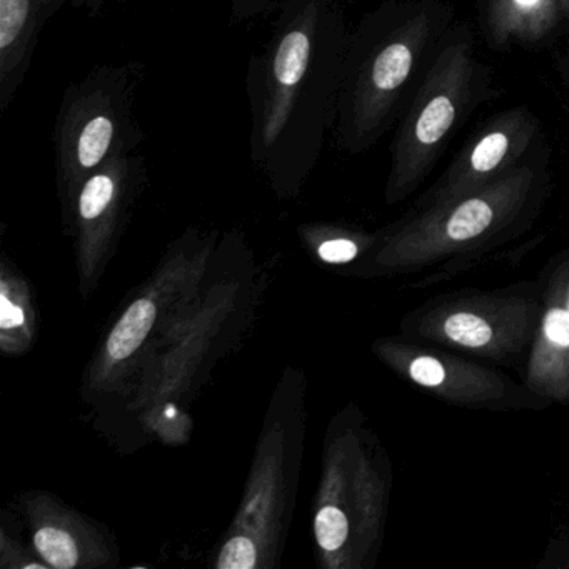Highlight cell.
<instances>
[{"mask_svg": "<svg viewBox=\"0 0 569 569\" xmlns=\"http://www.w3.org/2000/svg\"><path fill=\"white\" fill-rule=\"evenodd\" d=\"M231 9L234 18L244 21V19L276 14L279 2L276 0H231Z\"/></svg>", "mask_w": 569, "mask_h": 569, "instance_id": "cell-14", "label": "cell"}, {"mask_svg": "<svg viewBox=\"0 0 569 569\" xmlns=\"http://www.w3.org/2000/svg\"><path fill=\"white\" fill-rule=\"evenodd\" d=\"M498 94L475 31L468 22H455L399 119L391 142V191L406 192L421 182L469 118Z\"/></svg>", "mask_w": 569, "mask_h": 569, "instance_id": "cell-3", "label": "cell"}, {"mask_svg": "<svg viewBox=\"0 0 569 569\" xmlns=\"http://www.w3.org/2000/svg\"><path fill=\"white\" fill-rule=\"evenodd\" d=\"M316 539L325 551H336L348 538L349 522L345 512L336 506L319 509L315 521Z\"/></svg>", "mask_w": 569, "mask_h": 569, "instance_id": "cell-11", "label": "cell"}, {"mask_svg": "<svg viewBox=\"0 0 569 569\" xmlns=\"http://www.w3.org/2000/svg\"><path fill=\"white\" fill-rule=\"evenodd\" d=\"M478 26L495 52L539 48L569 31V0H479Z\"/></svg>", "mask_w": 569, "mask_h": 569, "instance_id": "cell-6", "label": "cell"}, {"mask_svg": "<svg viewBox=\"0 0 569 569\" xmlns=\"http://www.w3.org/2000/svg\"><path fill=\"white\" fill-rule=\"evenodd\" d=\"M134 72L99 66L66 91L54 128V156L68 181L84 184L106 162L134 154L144 139L134 116Z\"/></svg>", "mask_w": 569, "mask_h": 569, "instance_id": "cell-4", "label": "cell"}, {"mask_svg": "<svg viewBox=\"0 0 569 569\" xmlns=\"http://www.w3.org/2000/svg\"><path fill=\"white\" fill-rule=\"evenodd\" d=\"M272 29L246 78L251 158L278 188H296L335 131L352 29L342 0H282Z\"/></svg>", "mask_w": 569, "mask_h": 569, "instance_id": "cell-1", "label": "cell"}, {"mask_svg": "<svg viewBox=\"0 0 569 569\" xmlns=\"http://www.w3.org/2000/svg\"><path fill=\"white\" fill-rule=\"evenodd\" d=\"M445 332L449 339L466 346V348H481V346L488 345L492 338L491 326L485 319L469 315V312L452 315L446 321Z\"/></svg>", "mask_w": 569, "mask_h": 569, "instance_id": "cell-10", "label": "cell"}, {"mask_svg": "<svg viewBox=\"0 0 569 569\" xmlns=\"http://www.w3.org/2000/svg\"><path fill=\"white\" fill-rule=\"evenodd\" d=\"M409 372L418 385L426 386V388H435V386L441 385L446 378L441 362L438 359L429 358V356L415 359L409 366Z\"/></svg>", "mask_w": 569, "mask_h": 569, "instance_id": "cell-13", "label": "cell"}, {"mask_svg": "<svg viewBox=\"0 0 569 569\" xmlns=\"http://www.w3.org/2000/svg\"><path fill=\"white\" fill-rule=\"evenodd\" d=\"M541 121L525 106L509 108L485 121L452 159L445 176L442 194L459 199L475 194L481 186L528 161L542 144Z\"/></svg>", "mask_w": 569, "mask_h": 569, "instance_id": "cell-5", "label": "cell"}, {"mask_svg": "<svg viewBox=\"0 0 569 569\" xmlns=\"http://www.w3.org/2000/svg\"><path fill=\"white\" fill-rule=\"evenodd\" d=\"M69 0H0V112L24 82L46 22Z\"/></svg>", "mask_w": 569, "mask_h": 569, "instance_id": "cell-7", "label": "cell"}, {"mask_svg": "<svg viewBox=\"0 0 569 569\" xmlns=\"http://www.w3.org/2000/svg\"><path fill=\"white\" fill-rule=\"evenodd\" d=\"M356 254H358V246L349 239H332V241L322 242L319 248V256L332 264L352 261Z\"/></svg>", "mask_w": 569, "mask_h": 569, "instance_id": "cell-16", "label": "cell"}, {"mask_svg": "<svg viewBox=\"0 0 569 569\" xmlns=\"http://www.w3.org/2000/svg\"><path fill=\"white\" fill-rule=\"evenodd\" d=\"M452 24L448 0H385L362 16L342 66L332 131L341 151L365 154L398 124Z\"/></svg>", "mask_w": 569, "mask_h": 569, "instance_id": "cell-2", "label": "cell"}, {"mask_svg": "<svg viewBox=\"0 0 569 569\" xmlns=\"http://www.w3.org/2000/svg\"><path fill=\"white\" fill-rule=\"evenodd\" d=\"M24 325V311L14 302L9 301L6 292L0 296V328L11 329Z\"/></svg>", "mask_w": 569, "mask_h": 569, "instance_id": "cell-17", "label": "cell"}, {"mask_svg": "<svg viewBox=\"0 0 569 569\" xmlns=\"http://www.w3.org/2000/svg\"><path fill=\"white\" fill-rule=\"evenodd\" d=\"M156 308L148 299L134 302L116 325L108 341L109 356L116 361L129 358L144 341L154 325Z\"/></svg>", "mask_w": 569, "mask_h": 569, "instance_id": "cell-8", "label": "cell"}, {"mask_svg": "<svg viewBox=\"0 0 569 569\" xmlns=\"http://www.w3.org/2000/svg\"><path fill=\"white\" fill-rule=\"evenodd\" d=\"M556 71H558L566 91L569 92V49L559 56L558 61H556Z\"/></svg>", "mask_w": 569, "mask_h": 569, "instance_id": "cell-18", "label": "cell"}, {"mask_svg": "<svg viewBox=\"0 0 569 569\" xmlns=\"http://www.w3.org/2000/svg\"><path fill=\"white\" fill-rule=\"evenodd\" d=\"M545 332L549 341L561 348L569 346V312L565 309H552L546 316Z\"/></svg>", "mask_w": 569, "mask_h": 569, "instance_id": "cell-15", "label": "cell"}, {"mask_svg": "<svg viewBox=\"0 0 569 569\" xmlns=\"http://www.w3.org/2000/svg\"><path fill=\"white\" fill-rule=\"evenodd\" d=\"M256 546L246 536H236L226 542L219 558V568L222 569H251L256 565Z\"/></svg>", "mask_w": 569, "mask_h": 569, "instance_id": "cell-12", "label": "cell"}, {"mask_svg": "<svg viewBox=\"0 0 569 569\" xmlns=\"http://www.w3.org/2000/svg\"><path fill=\"white\" fill-rule=\"evenodd\" d=\"M36 549L49 566L72 569L78 565V546L71 535L59 528H42L36 532Z\"/></svg>", "mask_w": 569, "mask_h": 569, "instance_id": "cell-9", "label": "cell"}]
</instances>
